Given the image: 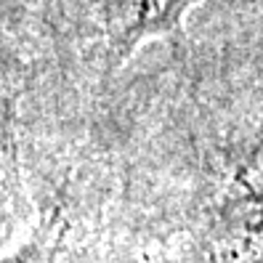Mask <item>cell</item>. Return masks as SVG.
I'll use <instances>...</instances> for the list:
<instances>
[{"label":"cell","mask_w":263,"mask_h":263,"mask_svg":"<svg viewBox=\"0 0 263 263\" xmlns=\"http://www.w3.org/2000/svg\"><path fill=\"white\" fill-rule=\"evenodd\" d=\"M133 133L189 170L197 263H263V51L208 64L178 51Z\"/></svg>","instance_id":"cell-1"},{"label":"cell","mask_w":263,"mask_h":263,"mask_svg":"<svg viewBox=\"0 0 263 263\" xmlns=\"http://www.w3.org/2000/svg\"><path fill=\"white\" fill-rule=\"evenodd\" d=\"M199 0H40L43 40L72 115L106 120L115 83L146 43L183 45Z\"/></svg>","instance_id":"cell-2"},{"label":"cell","mask_w":263,"mask_h":263,"mask_svg":"<svg viewBox=\"0 0 263 263\" xmlns=\"http://www.w3.org/2000/svg\"><path fill=\"white\" fill-rule=\"evenodd\" d=\"M32 85L27 43L0 29V205H8L19 183V149L24 136V96Z\"/></svg>","instance_id":"cell-3"}]
</instances>
